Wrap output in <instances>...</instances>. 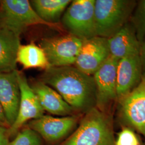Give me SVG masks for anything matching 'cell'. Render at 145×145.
<instances>
[{
  "label": "cell",
  "mask_w": 145,
  "mask_h": 145,
  "mask_svg": "<svg viewBox=\"0 0 145 145\" xmlns=\"http://www.w3.org/2000/svg\"><path fill=\"white\" fill-rule=\"evenodd\" d=\"M40 81L59 93L75 111H85L96 104V90L93 76L75 66L50 67L45 70Z\"/></svg>",
  "instance_id": "6da1fadb"
},
{
  "label": "cell",
  "mask_w": 145,
  "mask_h": 145,
  "mask_svg": "<svg viewBox=\"0 0 145 145\" xmlns=\"http://www.w3.org/2000/svg\"><path fill=\"white\" fill-rule=\"evenodd\" d=\"M61 145H115L111 116L96 106L90 109L74 133Z\"/></svg>",
  "instance_id": "7a4b0ae2"
},
{
  "label": "cell",
  "mask_w": 145,
  "mask_h": 145,
  "mask_svg": "<svg viewBox=\"0 0 145 145\" xmlns=\"http://www.w3.org/2000/svg\"><path fill=\"white\" fill-rule=\"evenodd\" d=\"M136 3L132 0H95L96 36L107 39L114 36L127 23Z\"/></svg>",
  "instance_id": "3957f363"
},
{
  "label": "cell",
  "mask_w": 145,
  "mask_h": 145,
  "mask_svg": "<svg viewBox=\"0 0 145 145\" xmlns=\"http://www.w3.org/2000/svg\"><path fill=\"white\" fill-rule=\"evenodd\" d=\"M43 25L60 30L59 24L48 23L38 15L27 0L0 1V28L14 32L20 37L29 26Z\"/></svg>",
  "instance_id": "277c9868"
},
{
  "label": "cell",
  "mask_w": 145,
  "mask_h": 145,
  "mask_svg": "<svg viewBox=\"0 0 145 145\" xmlns=\"http://www.w3.org/2000/svg\"><path fill=\"white\" fill-rule=\"evenodd\" d=\"M95 0H74L61 17L62 27L75 36L88 40L97 36L95 23Z\"/></svg>",
  "instance_id": "5b68a950"
},
{
  "label": "cell",
  "mask_w": 145,
  "mask_h": 145,
  "mask_svg": "<svg viewBox=\"0 0 145 145\" xmlns=\"http://www.w3.org/2000/svg\"><path fill=\"white\" fill-rule=\"evenodd\" d=\"M84 40L71 34L42 39L40 46L51 67L74 65Z\"/></svg>",
  "instance_id": "8992f818"
},
{
  "label": "cell",
  "mask_w": 145,
  "mask_h": 145,
  "mask_svg": "<svg viewBox=\"0 0 145 145\" xmlns=\"http://www.w3.org/2000/svg\"><path fill=\"white\" fill-rule=\"evenodd\" d=\"M118 60L112 57L93 74L96 90V108L106 112V109L117 96V67Z\"/></svg>",
  "instance_id": "52a82bcc"
},
{
  "label": "cell",
  "mask_w": 145,
  "mask_h": 145,
  "mask_svg": "<svg viewBox=\"0 0 145 145\" xmlns=\"http://www.w3.org/2000/svg\"><path fill=\"white\" fill-rule=\"evenodd\" d=\"M119 102L121 119L145 138V77H142L140 83Z\"/></svg>",
  "instance_id": "ba28073f"
},
{
  "label": "cell",
  "mask_w": 145,
  "mask_h": 145,
  "mask_svg": "<svg viewBox=\"0 0 145 145\" xmlns=\"http://www.w3.org/2000/svg\"><path fill=\"white\" fill-rule=\"evenodd\" d=\"M110 57L108 39L95 37L84 42L74 66L93 76Z\"/></svg>",
  "instance_id": "9c48e42d"
},
{
  "label": "cell",
  "mask_w": 145,
  "mask_h": 145,
  "mask_svg": "<svg viewBox=\"0 0 145 145\" xmlns=\"http://www.w3.org/2000/svg\"><path fill=\"white\" fill-rule=\"evenodd\" d=\"M18 79L21 91L20 104L15 121L9 129L10 137L16 134L27 121L38 119L44 113V110L28 83L25 75L18 71Z\"/></svg>",
  "instance_id": "30bf717a"
},
{
  "label": "cell",
  "mask_w": 145,
  "mask_h": 145,
  "mask_svg": "<svg viewBox=\"0 0 145 145\" xmlns=\"http://www.w3.org/2000/svg\"><path fill=\"white\" fill-rule=\"evenodd\" d=\"M78 118L75 116L54 117L49 115L31 120L29 127L48 142L60 140L75 127Z\"/></svg>",
  "instance_id": "8fae6325"
},
{
  "label": "cell",
  "mask_w": 145,
  "mask_h": 145,
  "mask_svg": "<svg viewBox=\"0 0 145 145\" xmlns=\"http://www.w3.org/2000/svg\"><path fill=\"white\" fill-rule=\"evenodd\" d=\"M20 99L21 91L18 71L0 72V104L10 127L16 119Z\"/></svg>",
  "instance_id": "7c38bea8"
},
{
  "label": "cell",
  "mask_w": 145,
  "mask_h": 145,
  "mask_svg": "<svg viewBox=\"0 0 145 145\" xmlns=\"http://www.w3.org/2000/svg\"><path fill=\"white\" fill-rule=\"evenodd\" d=\"M142 77L140 54L119 60L117 67V96L119 101L140 83Z\"/></svg>",
  "instance_id": "4fadbf2b"
},
{
  "label": "cell",
  "mask_w": 145,
  "mask_h": 145,
  "mask_svg": "<svg viewBox=\"0 0 145 145\" xmlns=\"http://www.w3.org/2000/svg\"><path fill=\"white\" fill-rule=\"evenodd\" d=\"M110 56L120 59L140 54V45L135 28L127 23L114 36L108 38Z\"/></svg>",
  "instance_id": "5bb4252c"
},
{
  "label": "cell",
  "mask_w": 145,
  "mask_h": 145,
  "mask_svg": "<svg viewBox=\"0 0 145 145\" xmlns=\"http://www.w3.org/2000/svg\"><path fill=\"white\" fill-rule=\"evenodd\" d=\"M30 85L44 111L62 117L71 116L75 111L56 90L42 81H35Z\"/></svg>",
  "instance_id": "9a60e30c"
},
{
  "label": "cell",
  "mask_w": 145,
  "mask_h": 145,
  "mask_svg": "<svg viewBox=\"0 0 145 145\" xmlns=\"http://www.w3.org/2000/svg\"><path fill=\"white\" fill-rule=\"evenodd\" d=\"M20 38L11 31L0 28V72L16 70Z\"/></svg>",
  "instance_id": "2e32d148"
},
{
  "label": "cell",
  "mask_w": 145,
  "mask_h": 145,
  "mask_svg": "<svg viewBox=\"0 0 145 145\" xmlns=\"http://www.w3.org/2000/svg\"><path fill=\"white\" fill-rule=\"evenodd\" d=\"M17 63H20L24 69L46 70L51 67L44 50L33 42L20 45L17 54Z\"/></svg>",
  "instance_id": "e0dca14e"
},
{
  "label": "cell",
  "mask_w": 145,
  "mask_h": 145,
  "mask_svg": "<svg viewBox=\"0 0 145 145\" xmlns=\"http://www.w3.org/2000/svg\"><path fill=\"white\" fill-rule=\"evenodd\" d=\"M33 9L42 20L57 24L71 0H33L30 1Z\"/></svg>",
  "instance_id": "ac0fdd59"
},
{
  "label": "cell",
  "mask_w": 145,
  "mask_h": 145,
  "mask_svg": "<svg viewBox=\"0 0 145 145\" xmlns=\"http://www.w3.org/2000/svg\"><path fill=\"white\" fill-rule=\"evenodd\" d=\"M132 23L141 45L145 37V0L139 1L133 15Z\"/></svg>",
  "instance_id": "d6986e66"
},
{
  "label": "cell",
  "mask_w": 145,
  "mask_h": 145,
  "mask_svg": "<svg viewBox=\"0 0 145 145\" xmlns=\"http://www.w3.org/2000/svg\"><path fill=\"white\" fill-rule=\"evenodd\" d=\"M8 145H42L41 138L35 131L26 127L18 133Z\"/></svg>",
  "instance_id": "ffe728a7"
},
{
  "label": "cell",
  "mask_w": 145,
  "mask_h": 145,
  "mask_svg": "<svg viewBox=\"0 0 145 145\" xmlns=\"http://www.w3.org/2000/svg\"><path fill=\"white\" fill-rule=\"evenodd\" d=\"M115 145H141L135 132L129 128H124L120 132Z\"/></svg>",
  "instance_id": "44dd1931"
},
{
  "label": "cell",
  "mask_w": 145,
  "mask_h": 145,
  "mask_svg": "<svg viewBox=\"0 0 145 145\" xmlns=\"http://www.w3.org/2000/svg\"><path fill=\"white\" fill-rule=\"evenodd\" d=\"M9 137V129L0 126V145H8Z\"/></svg>",
  "instance_id": "7402d4cb"
},
{
  "label": "cell",
  "mask_w": 145,
  "mask_h": 145,
  "mask_svg": "<svg viewBox=\"0 0 145 145\" xmlns=\"http://www.w3.org/2000/svg\"><path fill=\"white\" fill-rule=\"evenodd\" d=\"M140 57L142 65V77L145 78V37L141 44L140 51Z\"/></svg>",
  "instance_id": "603a6c76"
},
{
  "label": "cell",
  "mask_w": 145,
  "mask_h": 145,
  "mask_svg": "<svg viewBox=\"0 0 145 145\" xmlns=\"http://www.w3.org/2000/svg\"><path fill=\"white\" fill-rule=\"evenodd\" d=\"M0 126L7 129L10 128V126L7 121V120L6 119L3 109L2 108L1 104H0Z\"/></svg>",
  "instance_id": "cb8c5ba5"
}]
</instances>
